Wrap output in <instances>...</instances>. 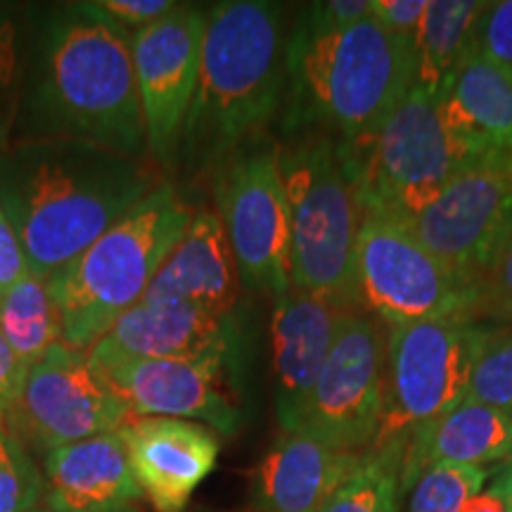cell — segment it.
<instances>
[{
  "label": "cell",
  "mask_w": 512,
  "mask_h": 512,
  "mask_svg": "<svg viewBox=\"0 0 512 512\" xmlns=\"http://www.w3.org/2000/svg\"><path fill=\"white\" fill-rule=\"evenodd\" d=\"M285 8L268 0H223L207 10L200 76L185 117L183 169L221 166L259 143L285 100Z\"/></svg>",
  "instance_id": "3"
},
{
  "label": "cell",
  "mask_w": 512,
  "mask_h": 512,
  "mask_svg": "<svg viewBox=\"0 0 512 512\" xmlns=\"http://www.w3.org/2000/svg\"><path fill=\"white\" fill-rule=\"evenodd\" d=\"M0 332L27 373L62 342L60 313L46 280L29 271L8 292L0 294Z\"/></svg>",
  "instance_id": "25"
},
{
  "label": "cell",
  "mask_w": 512,
  "mask_h": 512,
  "mask_svg": "<svg viewBox=\"0 0 512 512\" xmlns=\"http://www.w3.org/2000/svg\"><path fill=\"white\" fill-rule=\"evenodd\" d=\"M238 344L233 318H219L178 299H140L93 347L136 358L219 361L230 368Z\"/></svg>",
  "instance_id": "18"
},
{
  "label": "cell",
  "mask_w": 512,
  "mask_h": 512,
  "mask_svg": "<svg viewBox=\"0 0 512 512\" xmlns=\"http://www.w3.org/2000/svg\"><path fill=\"white\" fill-rule=\"evenodd\" d=\"M192 207L164 181L91 247L46 278L62 323V342L88 351L147 287L183 238Z\"/></svg>",
  "instance_id": "5"
},
{
  "label": "cell",
  "mask_w": 512,
  "mask_h": 512,
  "mask_svg": "<svg viewBox=\"0 0 512 512\" xmlns=\"http://www.w3.org/2000/svg\"><path fill=\"white\" fill-rule=\"evenodd\" d=\"M0 422H3V415H0Z\"/></svg>",
  "instance_id": "41"
},
{
  "label": "cell",
  "mask_w": 512,
  "mask_h": 512,
  "mask_svg": "<svg viewBox=\"0 0 512 512\" xmlns=\"http://www.w3.org/2000/svg\"><path fill=\"white\" fill-rule=\"evenodd\" d=\"M387 335L366 311H344L297 430L349 453H368L384 411Z\"/></svg>",
  "instance_id": "13"
},
{
  "label": "cell",
  "mask_w": 512,
  "mask_h": 512,
  "mask_svg": "<svg viewBox=\"0 0 512 512\" xmlns=\"http://www.w3.org/2000/svg\"><path fill=\"white\" fill-rule=\"evenodd\" d=\"M131 472L155 512H185L219 463L221 441L207 425L178 418H131L119 430Z\"/></svg>",
  "instance_id": "16"
},
{
  "label": "cell",
  "mask_w": 512,
  "mask_h": 512,
  "mask_svg": "<svg viewBox=\"0 0 512 512\" xmlns=\"http://www.w3.org/2000/svg\"><path fill=\"white\" fill-rule=\"evenodd\" d=\"M486 477L482 467H430L413 484L408 512H460L467 498L484 489Z\"/></svg>",
  "instance_id": "28"
},
{
  "label": "cell",
  "mask_w": 512,
  "mask_h": 512,
  "mask_svg": "<svg viewBox=\"0 0 512 512\" xmlns=\"http://www.w3.org/2000/svg\"><path fill=\"white\" fill-rule=\"evenodd\" d=\"M467 399L512 415V332H494L472 370Z\"/></svg>",
  "instance_id": "29"
},
{
  "label": "cell",
  "mask_w": 512,
  "mask_h": 512,
  "mask_svg": "<svg viewBox=\"0 0 512 512\" xmlns=\"http://www.w3.org/2000/svg\"><path fill=\"white\" fill-rule=\"evenodd\" d=\"M344 311L290 287L271 318L275 415L280 430H297L316 387Z\"/></svg>",
  "instance_id": "17"
},
{
  "label": "cell",
  "mask_w": 512,
  "mask_h": 512,
  "mask_svg": "<svg viewBox=\"0 0 512 512\" xmlns=\"http://www.w3.org/2000/svg\"><path fill=\"white\" fill-rule=\"evenodd\" d=\"M216 214L240 283L278 299L292 287L290 204L275 147L254 143L216 166Z\"/></svg>",
  "instance_id": "10"
},
{
  "label": "cell",
  "mask_w": 512,
  "mask_h": 512,
  "mask_svg": "<svg viewBox=\"0 0 512 512\" xmlns=\"http://www.w3.org/2000/svg\"><path fill=\"white\" fill-rule=\"evenodd\" d=\"M164 183L150 157L67 138H19L0 152V207L46 280Z\"/></svg>",
  "instance_id": "1"
},
{
  "label": "cell",
  "mask_w": 512,
  "mask_h": 512,
  "mask_svg": "<svg viewBox=\"0 0 512 512\" xmlns=\"http://www.w3.org/2000/svg\"><path fill=\"white\" fill-rule=\"evenodd\" d=\"M43 479L46 508L60 512H136L143 498L119 432L46 453Z\"/></svg>",
  "instance_id": "20"
},
{
  "label": "cell",
  "mask_w": 512,
  "mask_h": 512,
  "mask_svg": "<svg viewBox=\"0 0 512 512\" xmlns=\"http://www.w3.org/2000/svg\"><path fill=\"white\" fill-rule=\"evenodd\" d=\"M27 273V256H24V249L19 245L8 216H5L3 207H0V294L8 292Z\"/></svg>",
  "instance_id": "36"
},
{
  "label": "cell",
  "mask_w": 512,
  "mask_h": 512,
  "mask_svg": "<svg viewBox=\"0 0 512 512\" xmlns=\"http://www.w3.org/2000/svg\"><path fill=\"white\" fill-rule=\"evenodd\" d=\"M19 24L10 5L0 3V152L12 143L19 117Z\"/></svg>",
  "instance_id": "30"
},
{
  "label": "cell",
  "mask_w": 512,
  "mask_h": 512,
  "mask_svg": "<svg viewBox=\"0 0 512 512\" xmlns=\"http://www.w3.org/2000/svg\"><path fill=\"white\" fill-rule=\"evenodd\" d=\"M22 138H67L147 155L131 34L95 3L57 5L38 27L24 81Z\"/></svg>",
  "instance_id": "2"
},
{
  "label": "cell",
  "mask_w": 512,
  "mask_h": 512,
  "mask_svg": "<svg viewBox=\"0 0 512 512\" xmlns=\"http://www.w3.org/2000/svg\"><path fill=\"white\" fill-rule=\"evenodd\" d=\"M494 330L472 316H446L392 325L387 332L384 411L370 446L406 444L463 403L472 370Z\"/></svg>",
  "instance_id": "8"
},
{
  "label": "cell",
  "mask_w": 512,
  "mask_h": 512,
  "mask_svg": "<svg viewBox=\"0 0 512 512\" xmlns=\"http://www.w3.org/2000/svg\"><path fill=\"white\" fill-rule=\"evenodd\" d=\"M512 453V415L465 399L432 425L411 434L403 451L401 491L413 489L430 467H482L505 463Z\"/></svg>",
  "instance_id": "22"
},
{
  "label": "cell",
  "mask_w": 512,
  "mask_h": 512,
  "mask_svg": "<svg viewBox=\"0 0 512 512\" xmlns=\"http://www.w3.org/2000/svg\"><path fill=\"white\" fill-rule=\"evenodd\" d=\"M24 377H27V370L22 368L17 356L12 354L8 339L0 332V415H5V411L15 403L19 392H22Z\"/></svg>",
  "instance_id": "37"
},
{
  "label": "cell",
  "mask_w": 512,
  "mask_h": 512,
  "mask_svg": "<svg viewBox=\"0 0 512 512\" xmlns=\"http://www.w3.org/2000/svg\"><path fill=\"white\" fill-rule=\"evenodd\" d=\"M204 22L207 10L176 3L169 15L131 34L147 155L164 171L178 159L183 124L200 76Z\"/></svg>",
  "instance_id": "14"
},
{
  "label": "cell",
  "mask_w": 512,
  "mask_h": 512,
  "mask_svg": "<svg viewBox=\"0 0 512 512\" xmlns=\"http://www.w3.org/2000/svg\"><path fill=\"white\" fill-rule=\"evenodd\" d=\"M95 5L107 17L114 19L119 27L126 31L131 29V34L147 27V24H155L157 19L169 15L176 8V3H171V0H95Z\"/></svg>",
  "instance_id": "34"
},
{
  "label": "cell",
  "mask_w": 512,
  "mask_h": 512,
  "mask_svg": "<svg viewBox=\"0 0 512 512\" xmlns=\"http://www.w3.org/2000/svg\"><path fill=\"white\" fill-rule=\"evenodd\" d=\"M430 0H370V17L401 41H415Z\"/></svg>",
  "instance_id": "33"
},
{
  "label": "cell",
  "mask_w": 512,
  "mask_h": 512,
  "mask_svg": "<svg viewBox=\"0 0 512 512\" xmlns=\"http://www.w3.org/2000/svg\"><path fill=\"white\" fill-rule=\"evenodd\" d=\"M406 223L479 297L512 235V150L475 159Z\"/></svg>",
  "instance_id": "11"
},
{
  "label": "cell",
  "mask_w": 512,
  "mask_h": 512,
  "mask_svg": "<svg viewBox=\"0 0 512 512\" xmlns=\"http://www.w3.org/2000/svg\"><path fill=\"white\" fill-rule=\"evenodd\" d=\"M475 50L512 72V0L486 5L477 24Z\"/></svg>",
  "instance_id": "31"
},
{
  "label": "cell",
  "mask_w": 512,
  "mask_h": 512,
  "mask_svg": "<svg viewBox=\"0 0 512 512\" xmlns=\"http://www.w3.org/2000/svg\"><path fill=\"white\" fill-rule=\"evenodd\" d=\"M278 157L290 204L292 287L342 311H361L356 242L363 204L351 150L325 133H299Z\"/></svg>",
  "instance_id": "6"
},
{
  "label": "cell",
  "mask_w": 512,
  "mask_h": 512,
  "mask_svg": "<svg viewBox=\"0 0 512 512\" xmlns=\"http://www.w3.org/2000/svg\"><path fill=\"white\" fill-rule=\"evenodd\" d=\"M486 5L482 0H430L413 41L415 83L439 93L458 64L475 48L477 24Z\"/></svg>",
  "instance_id": "24"
},
{
  "label": "cell",
  "mask_w": 512,
  "mask_h": 512,
  "mask_svg": "<svg viewBox=\"0 0 512 512\" xmlns=\"http://www.w3.org/2000/svg\"><path fill=\"white\" fill-rule=\"evenodd\" d=\"M358 309L406 325L446 316L477 318V292L422 245L403 219L363 211L356 242Z\"/></svg>",
  "instance_id": "9"
},
{
  "label": "cell",
  "mask_w": 512,
  "mask_h": 512,
  "mask_svg": "<svg viewBox=\"0 0 512 512\" xmlns=\"http://www.w3.org/2000/svg\"><path fill=\"white\" fill-rule=\"evenodd\" d=\"M126 401L88 361V351L57 342L24 377L3 425L29 448L46 453L76 441L119 432L131 420Z\"/></svg>",
  "instance_id": "12"
},
{
  "label": "cell",
  "mask_w": 512,
  "mask_h": 512,
  "mask_svg": "<svg viewBox=\"0 0 512 512\" xmlns=\"http://www.w3.org/2000/svg\"><path fill=\"white\" fill-rule=\"evenodd\" d=\"M508 512H510V510H508Z\"/></svg>",
  "instance_id": "42"
},
{
  "label": "cell",
  "mask_w": 512,
  "mask_h": 512,
  "mask_svg": "<svg viewBox=\"0 0 512 512\" xmlns=\"http://www.w3.org/2000/svg\"><path fill=\"white\" fill-rule=\"evenodd\" d=\"M31 512H60V510H53V508H36V510H31Z\"/></svg>",
  "instance_id": "40"
},
{
  "label": "cell",
  "mask_w": 512,
  "mask_h": 512,
  "mask_svg": "<svg viewBox=\"0 0 512 512\" xmlns=\"http://www.w3.org/2000/svg\"><path fill=\"white\" fill-rule=\"evenodd\" d=\"M88 361L126 401L133 418L200 422L223 437L240 432L242 413L223 389L226 363L136 358L102 347L88 349Z\"/></svg>",
  "instance_id": "15"
},
{
  "label": "cell",
  "mask_w": 512,
  "mask_h": 512,
  "mask_svg": "<svg viewBox=\"0 0 512 512\" xmlns=\"http://www.w3.org/2000/svg\"><path fill=\"white\" fill-rule=\"evenodd\" d=\"M349 150L363 211L403 221L427 207L477 159L448 126L441 95L418 83L368 145Z\"/></svg>",
  "instance_id": "7"
},
{
  "label": "cell",
  "mask_w": 512,
  "mask_h": 512,
  "mask_svg": "<svg viewBox=\"0 0 512 512\" xmlns=\"http://www.w3.org/2000/svg\"><path fill=\"white\" fill-rule=\"evenodd\" d=\"M46 496L34 453L0 422V512H31Z\"/></svg>",
  "instance_id": "27"
},
{
  "label": "cell",
  "mask_w": 512,
  "mask_h": 512,
  "mask_svg": "<svg viewBox=\"0 0 512 512\" xmlns=\"http://www.w3.org/2000/svg\"><path fill=\"white\" fill-rule=\"evenodd\" d=\"M240 275L216 211L192 214L183 238L171 249L143 299H178L219 318H233Z\"/></svg>",
  "instance_id": "21"
},
{
  "label": "cell",
  "mask_w": 512,
  "mask_h": 512,
  "mask_svg": "<svg viewBox=\"0 0 512 512\" xmlns=\"http://www.w3.org/2000/svg\"><path fill=\"white\" fill-rule=\"evenodd\" d=\"M406 444H389L363 453L356 472L328 498L320 512H396Z\"/></svg>",
  "instance_id": "26"
},
{
  "label": "cell",
  "mask_w": 512,
  "mask_h": 512,
  "mask_svg": "<svg viewBox=\"0 0 512 512\" xmlns=\"http://www.w3.org/2000/svg\"><path fill=\"white\" fill-rule=\"evenodd\" d=\"M475 316L512 325V235L479 290Z\"/></svg>",
  "instance_id": "32"
},
{
  "label": "cell",
  "mask_w": 512,
  "mask_h": 512,
  "mask_svg": "<svg viewBox=\"0 0 512 512\" xmlns=\"http://www.w3.org/2000/svg\"><path fill=\"white\" fill-rule=\"evenodd\" d=\"M309 22L325 29H347L370 17V0H325L302 10Z\"/></svg>",
  "instance_id": "35"
},
{
  "label": "cell",
  "mask_w": 512,
  "mask_h": 512,
  "mask_svg": "<svg viewBox=\"0 0 512 512\" xmlns=\"http://www.w3.org/2000/svg\"><path fill=\"white\" fill-rule=\"evenodd\" d=\"M285 128L368 145L415 83L411 43L373 17L347 29L318 27L299 15L287 36Z\"/></svg>",
  "instance_id": "4"
},
{
  "label": "cell",
  "mask_w": 512,
  "mask_h": 512,
  "mask_svg": "<svg viewBox=\"0 0 512 512\" xmlns=\"http://www.w3.org/2000/svg\"><path fill=\"white\" fill-rule=\"evenodd\" d=\"M451 131L477 159L512 150V72L475 48L439 91Z\"/></svg>",
  "instance_id": "23"
},
{
  "label": "cell",
  "mask_w": 512,
  "mask_h": 512,
  "mask_svg": "<svg viewBox=\"0 0 512 512\" xmlns=\"http://www.w3.org/2000/svg\"><path fill=\"white\" fill-rule=\"evenodd\" d=\"M491 489L503 496L505 505H508V510L512 512V453L508 456V460H505V465L501 467V472H498V477L494 479V484H491Z\"/></svg>",
  "instance_id": "39"
},
{
  "label": "cell",
  "mask_w": 512,
  "mask_h": 512,
  "mask_svg": "<svg viewBox=\"0 0 512 512\" xmlns=\"http://www.w3.org/2000/svg\"><path fill=\"white\" fill-rule=\"evenodd\" d=\"M363 453L339 451L306 430H280L256 465L252 508L256 512H320L354 475Z\"/></svg>",
  "instance_id": "19"
},
{
  "label": "cell",
  "mask_w": 512,
  "mask_h": 512,
  "mask_svg": "<svg viewBox=\"0 0 512 512\" xmlns=\"http://www.w3.org/2000/svg\"><path fill=\"white\" fill-rule=\"evenodd\" d=\"M460 512H508V505L503 496L489 486V489H482L479 494L467 498Z\"/></svg>",
  "instance_id": "38"
}]
</instances>
